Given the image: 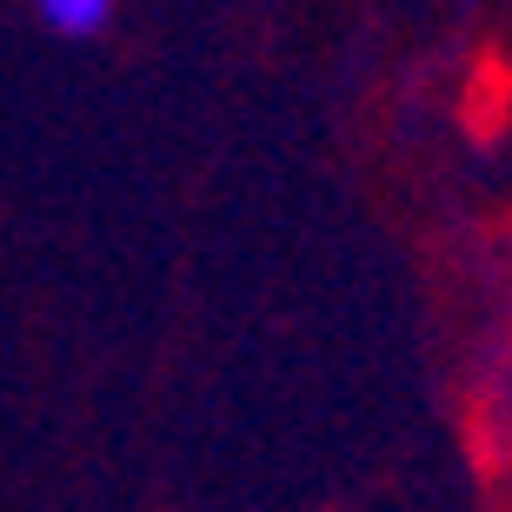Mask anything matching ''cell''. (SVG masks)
<instances>
[{
    "mask_svg": "<svg viewBox=\"0 0 512 512\" xmlns=\"http://www.w3.org/2000/svg\"><path fill=\"white\" fill-rule=\"evenodd\" d=\"M34 7H40V20L67 40H87L114 20V0H34Z\"/></svg>",
    "mask_w": 512,
    "mask_h": 512,
    "instance_id": "obj_1",
    "label": "cell"
}]
</instances>
